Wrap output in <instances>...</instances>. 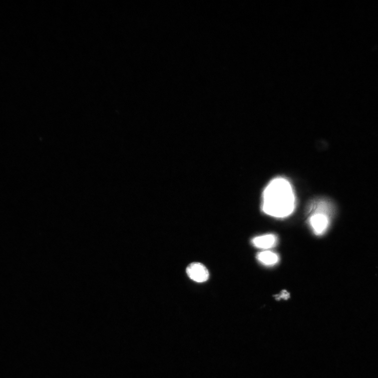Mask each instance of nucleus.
I'll return each instance as SVG.
<instances>
[{
	"instance_id": "obj_2",
	"label": "nucleus",
	"mask_w": 378,
	"mask_h": 378,
	"mask_svg": "<svg viewBox=\"0 0 378 378\" xmlns=\"http://www.w3.org/2000/svg\"><path fill=\"white\" fill-rule=\"evenodd\" d=\"M309 222L315 234L321 235L328 228L330 223L329 216L325 211H317L311 215Z\"/></svg>"
},
{
	"instance_id": "obj_4",
	"label": "nucleus",
	"mask_w": 378,
	"mask_h": 378,
	"mask_svg": "<svg viewBox=\"0 0 378 378\" xmlns=\"http://www.w3.org/2000/svg\"><path fill=\"white\" fill-rule=\"evenodd\" d=\"M277 242V237L273 234H268L257 236L252 239L253 245L261 249H268L274 247Z\"/></svg>"
},
{
	"instance_id": "obj_3",
	"label": "nucleus",
	"mask_w": 378,
	"mask_h": 378,
	"mask_svg": "<svg viewBox=\"0 0 378 378\" xmlns=\"http://www.w3.org/2000/svg\"><path fill=\"white\" fill-rule=\"evenodd\" d=\"M186 272L189 277L197 283L206 282L209 278L208 269L200 263H193L187 268Z\"/></svg>"
},
{
	"instance_id": "obj_5",
	"label": "nucleus",
	"mask_w": 378,
	"mask_h": 378,
	"mask_svg": "<svg viewBox=\"0 0 378 378\" xmlns=\"http://www.w3.org/2000/svg\"><path fill=\"white\" fill-rule=\"evenodd\" d=\"M256 258L259 262L267 266L274 265L279 260V256L276 253L268 251L258 253Z\"/></svg>"
},
{
	"instance_id": "obj_1",
	"label": "nucleus",
	"mask_w": 378,
	"mask_h": 378,
	"mask_svg": "<svg viewBox=\"0 0 378 378\" xmlns=\"http://www.w3.org/2000/svg\"><path fill=\"white\" fill-rule=\"evenodd\" d=\"M262 198V210L271 217L286 218L295 210V193L290 183L285 178H277L270 182Z\"/></svg>"
},
{
	"instance_id": "obj_6",
	"label": "nucleus",
	"mask_w": 378,
	"mask_h": 378,
	"mask_svg": "<svg viewBox=\"0 0 378 378\" xmlns=\"http://www.w3.org/2000/svg\"><path fill=\"white\" fill-rule=\"evenodd\" d=\"M290 294L289 293L287 292V291L285 290H283L280 292L279 294L275 296V298L277 300H279L281 299H287L289 298Z\"/></svg>"
}]
</instances>
